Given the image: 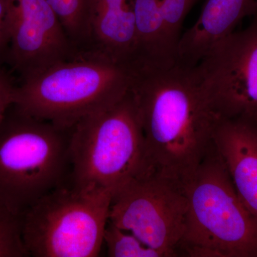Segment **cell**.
<instances>
[{
	"mask_svg": "<svg viewBox=\"0 0 257 257\" xmlns=\"http://www.w3.org/2000/svg\"></svg>",
	"mask_w": 257,
	"mask_h": 257,
	"instance_id": "19",
	"label": "cell"
},
{
	"mask_svg": "<svg viewBox=\"0 0 257 257\" xmlns=\"http://www.w3.org/2000/svg\"><path fill=\"white\" fill-rule=\"evenodd\" d=\"M252 16L257 18V0L256 1V5H255L254 13H253Z\"/></svg>",
	"mask_w": 257,
	"mask_h": 257,
	"instance_id": "18",
	"label": "cell"
},
{
	"mask_svg": "<svg viewBox=\"0 0 257 257\" xmlns=\"http://www.w3.org/2000/svg\"><path fill=\"white\" fill-rule=\"evenodd\" d=\"M256 0H206L196 23L182 35L177 64L196 67L214 45L254 13Z\"/></svg>",
	"mask_w": 257,
	"mask_h": 257,
	"instance_id": "12",
	"label": "cell"
},
{
	"mask_svg": "<svg viewBox=\"0 0 257 257\" xmlns=\"http://www.w3.org/2000/svg\"><path fill=\"white\" fill-rule=\"evenodd\" d=\"M107 255L110 257H164L130 231L108 221L104 234Z\"/></svg>",
	"mask_w": 257,
	"mask_h": 257,
	"instance_id": "13",
	"label": "cell"
},
{
	"mask_svg": "<svg viewBox=\"0 0 257 257\" xmlns=\"http://www.w3.org/2000/svg\"><path fill=\"white\" fill-rule=\"evenodd\" d=\"M72 132L12 106L0 123V202L23 216L49 193L71 184Z\"/></svg>",
	"mask_w": 257,
	"mask_h": 257,
	"instance_id": "3",
	"label": "cell"
},
{
	"mask_svg": "<svg viewBox=\"0 0 257 257\" xmlns=\"http://www.w3.org/2000/svg\"><path fill=\"white\" fill-rule=\"evenodd\" d=\"M112 196L110 190L69 184L42 197L23 215L30 256H99Z\"/></svg>",
	"mask_w": 257,
	"mask_h": 257,
	"instance_id": "6",
	"label": "cell"
},
{
	"mask_svg": "<svg viewBox=\"0 0 257 257\" xmlns=\"http://www.w3.org/2000/svg\"><path fill=\"white\" fill-rule=\"evenodd\" d=\"M163 20L171 45L178 51L182 28L186 17L199 0H155Z\"/></svg>",
	"mask_w": 257,
	"mask_h": 257,
	"instance_id": "15",
	"label": "cell"
},
{
	"mask_svg": "<svg viewBox=\"0 0 257 257\" xmlns=\"http://www.w3.org/2000/svg\"><path fill=\"white\" fill-rule=\"evenodd\" d=\"M72 181L83 189L114 194L151 172L138 109L130 90L119 102L72 127Z\"/></svg>",
	"mask_w": 257,
	"mask_h": 257,
	"instance_id": "5",
	"label": "cell"
},
{
	"mask_svg": "<svg viewBox=\"0 0 257 257\" xmlns=\"http://www.w3.org/2000/svg\"><path fill=\"white\" fill-rule=\"evenodd\" d=\"M30 256L23 234V216L0 202V257Z\"/></svg>",
	"mask_w": 257,
	"mask_h": 257,
	"instance_id": "14",
	"label": "cell"
},
{
	"mask_svg": "<svg viewBox=\"0 0 257 257\" xmlns=\"http://www.w3.org/2000/svg\"><path fill=\"white\" fill-rule=\"evenodd\" d=\"M132 78L131 66L100 54L79 52L20 79L13 106L32 117L72 128L119 102L130 91Z\"/></svg>",
	"mask_w": 257,
	"mask_h": 257,
	"instance_id": "2",
	"label": "cell"
},
{
	"mask_svg": "<svg viewBox=\"0 0 257 257\" xmlns=\"http://www.w3.org/2000/svg\"><path fill=\"white\" fill-rule=\"evenodd\" d=\"M87 42L91 52L130 65L135 50L132 0H87Z\"/></svg>",
	"mask_w": 257,
	"mask_h": 257,
	"instance_id": "10",
	"label": "cell"
},
{
	"mask_svg": "<svg viewBox=\"0 0 257 257\" xmlns=\"http://www.w3.org/2000/svg\"><path fill=\"white\" fill-rule=\"evenodd\" d=\"M214 144L241 202L257 219V126L219 119Z\"/></svg>",
	"mask_w": 257,
	"mask_h": 257,
	"instance_id": "11",
	"label": "cell"
},
{
	"mask_svg": "<svg viewBox=\"0 0 257 257\" xmlns=\"http://www.w3.org/2000/svg\"><path fill=\"white\" fill-rule=\"evenodd\" d=\"M194 69L218 119L257 126V18L218 42Z\"/></svg>",
	"mask_w": 257,
	"mask_h": 257,
	"instance_id": "8",
	"label": "cell"
},
{
	"mask_svg": "<svg viewBox=\"0 0 257 257\" xmlns=\"http://www.w3.org/2000/svg\"><path fill=\"white\" fill-rule=\"evenodd\" d=\"M16 86L10 72L0 68V123L14 104Z\"/></svg>",
	"mask_w": 257,
	"mask_h": 257,
	"instance_id": "16",
	"label": "cell"
},
{
	"mask_svg": "<svg viewBox=\"0 0 257 257\" xmlns=\"http://www.w3.org/2000/svg\"><path fill=\"white\" fill-rule=\"evenodd\" d=\"M138 109L152 172L184 183L214 148L217 116L194 67L132 66Z\"/></svg>",
	"mask_w": 257,
	"mask_h": 257,
	"instance_id": "1",
	"label": "cell"
},
{
	"mask_svg": "<svg viewBox=\"0 0 257 257\" xmlns=\"http://www.w3.org/2000/svg\"><path fill=\"white\" fill-rule=\"evenodd\" d=\"M187 212L183 183L152 172L113 194L109 221L133 233L164 257L177 256Z\"/></svg>",
	"mask_w": 257,
	"mask_h": 257,
	"instance_id": "7",
	"label": "cell"
},
{
	"mask_svg": "<svg viewBox=\"0 0 257 257\" xmlns=\"http://www.w3.org/2000/svg\"><path fill=\"white\" fill-rule=\"evenodd\" d=\"M183 184L187 212L179 252L257 257V219L241 202L215 147Z\"/></svg>",
	"mask_w": 257,
	"mask_h": 257,
	"instance_id": "4",
	"label": "cell"
},
{
	"mask_svg": "<svg viewBox=\"0 0 257 257\" xmlns=\"http://www.w3.org/2000/svg\"><path fill=\"white\" fill-rule=\"evenodd\" d=\"M10 45L7 63L20 79L78 53L46 0H8Z\"/></svg>",
	"mask_w": 257,
	"mask_h": 257,
	"instance_id": "9",
	"label": "cell"
},
{
	"mask_svg": "<svg viewBox=\"0 0 257 257\" xmlns=\"http://www.w3.org/2000/svg\"><path fill=\"white\" fill-rule=\"evenodd\" d=\"M10 45L8 0H0V64L8 62Z\"/></svg>",
	"mask_w": 257,
	"mask_h": 257,
	"instance_id": "17",
	"label": "cell"
}]
</instances>
